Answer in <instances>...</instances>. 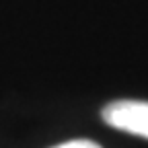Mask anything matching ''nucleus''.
<instances>
[{
  "label": "nucleus",
  "instance_id": "obj_1",
  "mask_svg": "<svg viewBox=\"0 0 148 148\" xmlns=\"http://www.w3.org/2000/svg\"><path fill=\"white\" fill-rule=\"evenodd\" d=\"M101 115L107 125L148 140V103L146 101H132V99L113 101L103 109Z\"/></svg>",
  "mask_w": 148,
  "mask_h": 148
},
{
  "label": "nucleus",
  "instance_id": "obj_2",
  "mask_svg": "<svg viewBox=\"0 0 148 148\" xmlns=\"http://www.w3.org/2000/svg\"><path fill=\"white\" fill-rule=\"evenodd\" d=\"M53 148H101L97 142H90V140H70L64 144H58Z\"/></svg>",
  "mask_w": 148,
  "mask_h": 148
}]
</instances>
